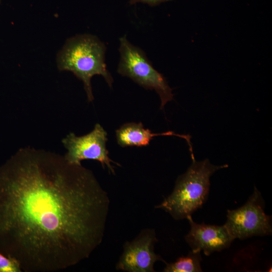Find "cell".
<instances>
[{"label": "cell", "mask_w": 272, "mask_h": 272, "mask_svg": "<svg viewBox=\"0 0 272 272\" xmlns=\"http://www.w3.org/2000/svg\"><path fill=\"white\" fill-rule=\"evenodd\" d=\"M264 206L261 194L255 186L253 193L244 205L227 211L224 225L234 239L243 240L271 234V218L265 213Z\"/></svg>", "instance_id": "cell-5"}, {"label": "cell", "mask_w": 272, "mask_h": 272, "mask_svg": "<svg viewBox=\"0 0 272 272\" xmlns=\"http://www.w3.org/2000/svg\"><path fill=\"white\" fill-rule=\"evenodd\" d=\"M110 199L93 172L60 155L22 148L0 165V252L22 272H55L102 242Z\"/></svg>", "instance_id": "cell-1"}, {"label": "cell", "mask_w": 272, "mask_h": 272, "mask_svg": "<svg viewBox=\"0 0 272 272\" xmlns=\"http://www.w3.org/2000/svg\"><path fill=\"white\" fill-rule=\"evenodd\" d=\"M191 157L192 164L177 177L172 193L155 207L176 220L187 219L202 207L209 195L210 177L217 170L228 167L227 164L213 165L208 159L197 161L194 156Z\"/></svg>", "instance_id": "cell-3"}, {"label": "cell", "mask_w": 272, "mask_h": 272, "mask_svg": "<svg viewBox=\"0 0 272 272\" xmlns=\"http://www.w3.org/2000/svg\"><path fill=\"white\" fill-rule=\"evenodd\" d=\"M172 1L173 0H129V2L131 4H132L137 3H143L148 4L150 6H156L159 5L162 3Z\"/></svg>", "instance_id": "cell-12"}, {"label": "cell", "mask_w": 272, "mask_h": 272, "mask_svg": "<svg viewBox=\"0 0 272 272\" xmlns=\"http://www.w3.org/2000/svg\"><path fill=\"white\" fill-rule=\"evenodd\" d=\"M107 133L103 127L96 123L94 129L89 133L77 136L73 132H70L62 140V143L67 152L64 156L70 163L80 165L84 160H93L100 162L104 169L107 167L108 172L115 174L114 167L111 163L120 166L112 161L109 157V152L106 148Z\"/></svg>", "instance_id": "cell-6"}, {"label": "cell", "mask_w": 272, "mask_h": 272, "mask_svg": "<svg viewBox=\"0 0 272 272\" xmlns=\"http://www.w3.org/2000/svg\"><path fill=\"white\" fill-rule=\"evenodd\" d=\"M160 135L176 136L184 139L187 143L189 150L192 149L189 135L179 134L172 131L153 133L149 129L145 128L142 122L124 123L116 130L117 143L122 147L146 146L149 145L154 137Z\"/></svg>", "instance_id": "cell-9"}, {"label": "cell", "mask_w": 272, "mask_h": 272, "mask_svg": "<svg viewBox=\"0 0 272 272\" xmlns=\"http://www.w3.org/2000/svg\"><path fill=\"white\" fill-rule=\"evenodd\" d=\"M200 251H190L186 256L179 257L174 262H166L164 272H200L202 260Z\"/></svg>", "instance_id": "cell-10"}, {"label": "cell", "mask_w": 272, "mask_h": 272, "mask_svg": "<svg viewBox=\"0 0 272 272\" xmlns=\"http://www.w3.org/2000/svg\"><path fill=\"white\" fill-rule=\"evenodd\" d=\"M158 241L155 230H142L131 241L125 242L123 252L116 264L117 270L128 272H154L155 263L166 262L154 251V246Z\"/></svg>", "instance_id": "cell-7"}, {"label": "cell", "mask_w": 272, "mask_h": 272, "mask_svg": "<svg viewBox=\"0 0 272 272\" xmlns=\"http://www.w3.org/2000/svg\"><path fill=\"white\" fill-rule=\"evenodd\" d=\"M190 226L185 240L193 251H202L206 255L228 248L235 239L226 226L197 224L191 216L187 219Z\"/></svg>", "instance_id": "cell-8"}, {"label": "cell", "mask_w": 272, "mask_h": 272, "mask_svg": "<svg viewBox=\"0 0 272 272\" xmlns=\"http://www.w3.org/2000/svg\"><path fill=\"white\" fill-rule=\"evenodd\" d=\"M119 51L118 73L145 89L154 90L161 100L160 109H164L174 96L166 78L154 67L141 49L127 40L126 35L119 39Z\"/></svg>", "instance_id": "cell-4"}, {"label": "cell", "mask_w": 272, "mask_h": 272, "mask_svg": "<svg viewBox=\"0 0 272 272\" xmlns=\"http://www.w3.org/2000/svg\"><path fill=\"white\" fill-rule=\"evenodd\" d=\"M0 272H22L18 263L0 252Z\"/></svg>", "instance_id": "cell-11"}, {"label": "cell", "mask_w": 272, "mask_h": 272, "mask_svg": "<svg viewBox=\"0 0 272 272\" xmlns=\"http://www.w3.org/2000/svg\"><path fill=\"white\" fill-rule=\"evenodd\" d=\"M106 46L96 36L79 34L68 38L56 55L59 71H69L83 83L88 100H94L91 79L102 76L111 88L112 77L105 61Z\"/></svg>", "instance_id": "cell-2"}]
</instances>
